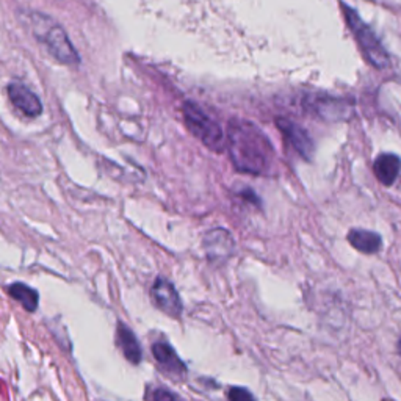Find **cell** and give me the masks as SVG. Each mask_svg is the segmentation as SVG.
Here are the masks:
<instances>
[{
  "instance_id": "5",
  "label": "cell",
  "mask_w": 401,
  "mask_h": 401,
  "mask_svg": "<svg viewBox=\"0 0 401 401\" xmlns=\"http://www.w3.org/2000/svg\"><path fill=\"white\" fill-rule=\"evenodd\" d=\"M203 248L207 260L215 267H223L235 254L237 244L230 232L224 228H213L203 237Z\"/></svg>"
},
{
  "instance_id": "1",
  "label": "cell",
  "mask_w": 401,
  "mask_h": 401,
  "mask_svg": "<svg viewBox=\"0 0 401 401\" xmlns=\"http://www.w3.org/2000/svg\"><path fill=\"white\" fill-rule=\"evenodd\" d=\"M226 149L237 171L263 175L273 166L274 149L268 136L246 119H230L226 136Z\"/></svg>"
},
{
  "instance_id": "4",
  "label": "cell",
  "mask_w": 401,
  "mask_h": 401,
  "mask_svg": "<svg viewBox=\"0 0 401 401\" xmlns=\"http://www.w3.org/2000/svg\"><path fill=\"white\" fill-rule=\"evenodd\" d=\"M345 11H347V19H348L349 27L354 31L356 40L361 44L362 52L363 55H365V58L378 69H384L391 65V56H388L387 50L373 33V30L370 29L367 24H363L361 21V17L357 16L353 10L347 8Z\"/></svg>"
},
{
  "instance_id": "3",
  "label": "cell",
  "mask_w": 401,
  "mask_h": 401,
  "mask_svg": "<svg viewBox=\"0 0 401 401\" xmlns=\"http://www.w3.org/2000/svg\"><path fill=\"white\" fill-rule=\"evenodd\" d=\"M35 33L40 40L46 44L49 52L63 65H79L80 58L77 50L74 49L72 42L69 41L66 31L60 25L50 22L47 17L35 15Z\"/></svg>"
},
{
  "instance_id": "9",
  "label": "cell",
  "mask_w": 401,
  "mask_h": 401,
  "mask_svg": "<svg viewBox=\"0 0 401 401\" xmlns=\"http://www.w3.org/2000/svg\"><path fill=\"white\" fill-rule=\"evenodd\" d=\"M154 359L159 363V367L171 378H180L187 373V365L180 359L175 349L165 340L155 342L152 345Z\"/></svg>"
},
{
  "instance_id": "13",
  "label": "cell",
  "mask_w": 401,
  "mask_h": 401,
  "mask_svg": "<svg viewBox=\"0 0 401 401\" xmlns=\"http://www.w3.org/2000/svg\"><path fill=\"white\" fill-rule=\"evenodd\" d=\"M348 242L356 251L363 254H376L382 248V238L378 232L367 229H351L348 232Z\"/></svg>"
},
{
  "instance_id": "12",
  "label": "cell",
  "mask_w": 401,
  "mask_h": 401,
  "mask_svg": "<svg viewBox=\"0 0 401 401\" xmlns=\"http://www.w3.org/2000/svg\"><path fill=\"white\" fill-rule=\"evenodd\" d=\"M373 173L382 185L392 187L400 174V157L397 154H379L375 159Z\"/></svg>"
},
{
  "instance_id": "6",
  "label": "cell",
  "mask_w": 401,
  "mask_h": 401,
  "mask_svg": "<svg viewBox=\"0 0 401 401\" xmlns=\"http://www.w3.org/2000/svg\"><path fill=\"white\" fill-rule=\"evenodd\" d=\"M150 298L157 309L166 313L171 318H179L184 312V304H182L180 294L175 290L174 284L169 279L159 276L150 287Z\"/></svg>"
},
{
  "instance_id": "7",
  "label": "cell",
  "mask_w": 401,
  "mask_h": 401,
  "mask_svg": "<svg viewBox=\"0 0 401 401\" xmlns=\"http://www.w3.org/2000/svg\"><path fill=\"white\" fill-rule=\"evenodd\" d=\"M276 125H278L281 134L285 136V140L290 143V146L297 150L304 160L310 162L313 159L315 144H313L310 135L307 134L304 127H301V125L293 123L292 119L288 118H276Z\"/></svg>"
},
{
  "instance_id": "11",
  "label": "cell",
  "mask_w": 401,
  "mask_h": 401,
  "mask_svg": "<svg viewBox=\"0 0 401 401\" xmlns=\"http://www.w3.org/2000/svg\"><path fill=\"white\" fill-rule=\"evenodd\" d=\"M116 343H118V347L121 348L123 356L132 363V365H138V363L141 362L143 359L141 345L140 342H138L135 332L123 322L118 323Z\"/></svg>"
},
{
  "instance_id": "15",
  "label": "cell",
  "mask_w": 401,
  "mask_h": 401,
  "mask_svg": "<svg viewBox=\"0 0 401 401\" xmlns=\"http://www.w3.org/2000/svg\"><path fill=\"white\" fill-rule=\"evenodd\" d=\"M148 398H150V400H155V401H163V400H179L180 397L178 393H174V392H171V391H168V388H165V387H157V388H154L152 392H149L148 395H146Z\"/></svg>"
},
{
  "instance_id": "2",
  "label": "cell",
  "mask_w": 401,
  "mask_h": 401,
  "mask_svg": "<svg viewBox=\"0 0 401 401\" xmlns=\"http://www.w3.org/2000/svg\"><path fill=\"white\" fill-rule=\"evenodd\" d=\"M182 115L188 132L213 152L221 154L226 149V135L215 119L210 118L198 104L187 100L182 107Z\"/></svg>"
},
{
  "instance_id": "8",
  "label": "cell",
  "mask_w": 401,
  "mask_h": 401,
  "mask_svg": "<svg viewBox=\"0 0 401 401\" xmlns=\"http://www.w3.org/2000/svg\"><path fill=\"white\" fill-rule=\"evenodd\" d=\"M309 110L323 121H347L353 115V105L336 97H315L309 100Z\"/></svg>"
},
{
  "instance_id": "16",
  "label": "cell",
  "mask_w": 401,
  "mask_h": 401,
  "mask_svg": "<svg viewBox=\"0 0 401 401\" xmlns=\"http://www.w3.org/2000/svg\"><path fill=\"white\" fill-rule=\"evenodd\" d=\"M228 398L230 401H242V400H254V395L243 387H230L228 392Z\"/></svg>"
},
{
  "instance_id": "10",
  "label": "cell",
  "mask_w": 401,
  "mask_h": 401,
  "mask_svg": "<svg viewBox=\"0 0 401 401\" xmlns=\"http://www.w3.org/2000/svg\"><path fill=\"white\" fill-rule=\"evenodd\" d=\"M8 97L16 109L21 110L24 115L36 118L42 113V104L36 94L29 90L27 86L17 81L8 85Z\"/></svg>"
},
{
  "instance_id": "14",
  "label": "cell",
  "mask_w": 401,
  "mask_h": 401,
  "mask_svg": "<svg viewBox=\"0 0 401 401\" xmlns=\"http://www.w3.org/2000/svg\"><path fill=\"white\" fill-rule=\"evenodd\" d=\"M6 293L13 299H16L27 312H35L40 304V293L22 282H15V284L6 287Z\"/></svg>"
}]
</instances>
